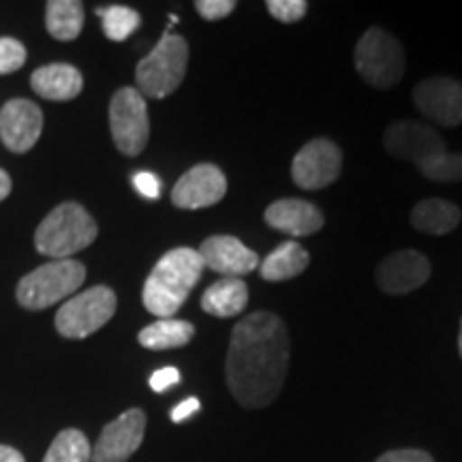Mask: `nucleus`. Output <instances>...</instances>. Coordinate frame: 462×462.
Listing matches in <instances>:
<instances>
[{
	"instance_id": "30",
	"label": "nucleus",
	"mask_w": 462,
	"mask_h": 462,
	"mask_svg": "<svg viewBox=\"0 0 462 462\" xmlns=\"http://www.w3.org/2000/svg\"><path fill=\"white\" fill-rule=\"evenodd\" d=\"M133 187L146 199H159L161 195V180L152 171H137L133 176Z\"/></svg>"
},
{
	"instance_id": "2",
	"label": "nucleus",
	"mask_w": 462,
	"mask_h": 462,
	"mask_svg": "<svg viewBox=\"0 0 462 462\" xmlns=\"http://www.w3.org/2000/svg\"><path fill=\"white\" fill-rule=\"evenodd\" d=\"M204 270L198 248L178 246L165 253L143 282L142 300L148 313L171 319L187 302Z\"/></svg>"
},
{
	"instance_id": "24",
	"label": "nucleus",
	"mask_w": 462,
	"mask_h": 462,
	"mask_svg": "<svg viewBox=\"0 0 462 462\" xmlns=\"http://www.w3.org/2000/svg\"><path fill=\"white\" fill-rule=\"evenodd\" d=\"M90 456L92 448L84 432L67 429L51 441L43 462H90Z\"/></svg>"
},
{
	"instance_id": "28",
	"label": "nucleus",
	"mask_w": 462,
	"mask_h": 462,
	"mask_svg": "<svg viewBox=\"0 0 462 462\" xmlns=\"http://www.w3.org/2000/svg\"><path fill=\"white\" fill-rule=\"evenodd\" d=\"M265 9L282 24H296L309 11V3L306 0H268Z\"/></svg>"
},
{
	"instance_id": "18",
	"label": "nucleus",
	"mask_w": 462,
	"mask_h": 462,
	"mask_svg": "<svg viewBox=\"0 0 462 462\" xmlns=\"http://www.w3.org/2000/svg\"><path fill=\"white\" fill-rule=\"evenodd\" d=\"M31 86L39 97L50 101H71L84 88V78L73 65H45L31 75Z\"/></svg>"
},
{
	"instance_id": "32",
	"label": "nucleus",
	"mask_w": 462,
	"mask_h": 462,
	"mask_svg": "<svg viewBox=\"0 0 462 462\" xmlns=\"http://www.w3.org/2000/svg\"><path fill=\"white\" fill-rule=\"evenodd\" d=\"M178 381H180V373H178V368L165 366V368H159L157 373H152V377H150V388L154 392H165L170 390L171 385H176Z\"/></svg>"
},
{
	"instance_id": "4",
	"label": "nucleus",
	"mask_w": 462,
	"mask_h": 462,
	"mask_svg": "<svg viewBox=\"0 0 462 462\" xmlns=\"http://www.w3.org/2000/svg\"><path fill=\"white\" fill-rule=\"evenodd\" d=\"M189 67V43L180 34L165 32L135 69L137 90L150 99H165L182 84Z\"/></svg>"
},
{
	"instance_id": "7",
	"label": "nucleus",
	"mask_w": 462,
	"mask_h": 462,
	"mask_svg": "<svg viewBox=\"0 0 462 462\" xmlns=\"http://www.w3.org/2000/svg\"><path fill=\"white\" fill-rule=\"evenodd\" d=\"M114 289L97 285L67 300L56 313V330L65 338H86L101 330L116 313Z\"/></svg>"
},
{
	"instance_id": "9",
	"label": "nucleus",
	"mask_w": 462,
	"mask_h": 462,
	"mask_svg": "<svg viewBox=\"0 0 462 462\" xmlns=\"http://www.w3.org/2000/svg\"><path fill=\"white\" fill-rule=\"evenodd\" d=\"M343 170V152L330 140H317L304 143L293 157L291 178L300 189L319 190L334 180H338Z\"/></svg>"
},
{
	"instance_id": "6",
	"label": "nucleus",
	"mask_w": 462,
	"mask_h": 462,
	"mask_svg": "<svg viewBox=\"0 0 462 462\" xmlns=\"http://www.w3.org/2000/svg\"><path fill=\"white\" fill-rule=\"evenodd\" d=\"M356 69L373 88H392L402 79L404 50L383 28H368L356 45Z\"/></svg>"
},
{
	"instance_id": "3",
	"label": "nucleus",
	"mask_w": 462,
	"mask_h": 462,
	"mask_svg": "<svg viewBox=\"0 0 462 462\" xmlns=\"http://www.w3.org/2000/svg\"><path fill=\"white\" fill-rule=\"evenodd\" d=\"M99 227H97L95 218L86 212L84 206L75 204V201H65L39 225L37 234H34V246L45 257L56 259H71L75 253L84 251L97 240Z\"/></svg>"
},
{
	"instance_id": "19",
	"label": "nucleus",
	"mask_w": 462,
	"mask_h": 462,
	"mask_svg": "<svg viewBox=\"0 0 462 462\" xmlns=\"http://www.w3.org/2000/svg\"><path fill=\"white\" fill-rule=\"evenodd\" d=\"M248 304V287L242 279H227L223 276L221 281L212 282L201 296V309L208 315L218 317V319H227L245 313Z\"/></svg>"
},
{
	"instance_id": "12",
	"label": "nucleus",
	"mask_w": 462,
	"mask_h": 462,
	"mask_svg": "<svg viewBox=\"0 0 462 462\" xmlns=\"http://www.w3.org/2000/svg\"><path fill=\"white\" fill-rule=\"evenodd\" d=\"M383 146L392 157L413 161L415 165L446 152L443 137L432 126L415 123V120H401V123L390 125L383 135Z\"/></svg>"
},
{
	"instance_id": "11",
	"label": "nucleus",
	"mask_w": 462,
	"mask_h": 462,
	"mask_svg": "<svg viewBox=\"0 0 462 462\" xmlns=\"http://www.w3.org/2000/svg\"><path fill=\"white\" fill-rule=\"evenodd\" d=\"M227 193V178L221 167L199 163L182 173L171 190V204L182 210H201L218 204Z\"/></svg>"
},
{
	"instance_id": "27",
	"label": "nucleus",
	"mask_w": 462,
	"mask_h": 462,
	"mask_svg": "<svg viewBox=\"0 0 462 462\" xmlns=\"http://www.w3.org/2000/svg\"><path fill=\"white\" fill-rule=\"evenodd\" d=\"M26 62V48L17 39H0V75L20 71Z\"/></svg>"
},
{
	"instance_id": "14",
	"label": "nucleus",
	"mask_w": 462,
	"mask_h": 462,
	"mask_svg": "<svg viewBox=\"0 0 462 462\" xmlns=\"http://www.w3.org/2000/svg\"><path fill=\"white\" fill-rule=\"evenodd\" d=\"M43 131V114L28 99H11L0 109V140L11 152H28Z\"/></svg>"
},
{
	"instance_id": "35",
	"label": "nucleus",
	"mask_w": 462,
	"mask_h": 462,
	"mask_svg": "<svg viewBox=\"0 0 462 462\" xmlns=\"http://www.w3.org/2000/svg\"><path fill=\"white\" fill-rule=\"evenodd\" d=\"M11 193V178L5 170H0V201L7 199Z\"/></svg>"
},
{
	"instance_id": "26",
	"label": "nucleus",
	"mask_w": 462,
	"mask_h": 462,
	"mask_svg": "<svg viewBox=\"0 0 462 462\" xmlns=\"http://www.w3.org/2000/svg\"><path fill=\"white\" fill-rule=\"evenodd\" d=\"M429 180L435 182H462V154L458 152H441L426 163L418 165Z\"/></svg>"
},
{
	"instance_id": "5",
	"label": "nucleus",
	"mask_w": 462,
	"mask_h": 462,
	"mask_svg": "<svg viewBox=\"0 0 462 462\" xmlns=\"http://www.w3.org/2000/svg\"><path fill=\"white\" fill-rule=\"evenodd\" d=\"M86 281V265L75 259H56L39 265L17 282V302L28 310H43L48 306L73 296Z\"/></svg>"
},
{
	"instance_id": "8",
	"label": "nucleus",
	"mask_w": 462,
	"mask_h": 462,
	"mask_svg": "<svg viewBox=\"0 0 462 462\" xmlns=\"http://www.w3.org/2000/svg\"><path fill=\"white\" fill-rule=\"evenodd\" d=\"M109 129L116 148L126 157H137L146 148L150 120L146 99L137 88H120L109 103Z\"/></svg>"
},
{
	"instance_id": "21",
	"label": "nucleus",
	"mask_w": 462,
	"mask_h": 462,
	"mask_svg": "<svg viewBox=\"0 0 462 462\" xmlns=\"http://www.w3.org/2000/svg\"><path fill=\"white\" fill-rule=\"evenodd\" d=\"M309 253L304 246H300L296 240L282 242L281 246H276L268 257L259 263L262 268V279L268 282H282L289 279H296L298 274H302L309 268Z\"/></svg>"
},
{
	"instance_id": "29",
	"label": "nucleus",
	"mask_w": 462,
	"mask_h": 462,
	"mask_svg": "<svg viewBox=\"0 0 462 462\" xmlns=\"http://www.w3.org/2000/svg\"><path fill=\"white\" fill-rule=\"evenodd\" d=\"M195 9H198V14L204 17V20L215 22L234 14L236 3L234 0H198V3H195Z\"/></svg>"
},
{
	"instance_id": "22",
	"label": "nucleus",
	"mask_w": 462,
	"mask_h": 462,
	"mask_svg": "<svg viewBox=\"0 0 462 462\" xmlns=\"http://www.w3.org/2000/svg\"><path fill=\"white\" fill-rule=\"evenodd\" d=\"M45 28L58 42H73L84 28V5L79 0H50Z\"/></svg>"
},
{
	"instance_id": "25",
	"label": "nucleus",
	"mask_w": 462,
	"mask_h": 462,
	"mask_svg": "<svg viewBox=\"0 0 462 462\" xmlns=\"http://www.w3.org/2000/svg\"><path fill=\"white\" fill-rule=\"evenodd\" d=\"M97 15L103 20V32L109 42H125L142 24V17L135 9L123 7V5H114L107 9H97Z\"/></svg>"
},
{
	"instance_id": "34",
	"label": "nucleus",
	"mask_w": 462,
	"mask_h": 462,
	"mask_svg": "<svg viewBox=\"0 0 462 462\" xmlns=\"http://www.w3.org/2000/svg\"><path fill=\"white\" fill-rule=\"evenodd\" d=\"M0 462H26L24 456L17 452L15 448L0 446Z\"/></svg>"
},
{
	"instance_id": "36",
	"label": "nucleus",
	"mask_w": 462,
	"mask_h": 462,
	"mask_svg": "<svg viewBox=\"0 0 462 462\" xmlns=\"http://www.w3.org/2000/svg\"><path fill=\"white\" fill-rule=\"evenodd\" d=\"M458 346H460V356H462V321H460V337H458Z\"/></svg>"
},
{
	"instance_id": "23",
	"label": "nucleus",
	"mask_w": 462,
	"mask_h": 462,
	"mask_svg": "<svg viewBox=\"0 0 462 462\" xmlns=\"http://www.w3.org/2000/svg\"><path fill=\"white\" fill-rule=\"evenodd\" d=\"M193 337V323L182 319H159L143 328L137 340H140V345L146 346V349L163 351L189 345Z\"/></svg>"
},
{
	"instance_id": "17",
	"label": "nucleus",
	"mask_w": 462,
	"mask_h": 462,
	"mask_svg": "<svg viewBox=\"0 0 462 462\" xmlns=\"http://www.w3.org/2000/svg\"><path fill=\"white\" fill-rule=\"evenodd\" d=\"M265 223L276 231L302 238L313 236L323 227V215L315 204L304 199H279L265 210Z\"/></svg>"
},
{
	"instance_id": "15",
	"label": "nucleus",
	"mask_w": 462,
	"mask_h": 462,
	"mask_svg": "<svg viewBox=\"0 0 462 462\" xmlns=\"http://www.w3.org/2000/svg\"><path fill=\"white\" fill-rule=\"evenodd\" d=\"M198 253L204 268H210L212 273L227 276V279H240L257 270L259 265L257 253L246 248L234 236H210L201 242Z\"/></svg>"
},
{
	"instance_id": "16",
	"label": "nucleus",
	"mask_w": 462,
	"mask_h": 462,
	"mask_svg": "<svg viewBox=\"0 0 462 462\" xmlns=\"http://www.w3.org/2000/svg\"><path fill=\"white\" fill-rule=\"evenodd\" d=\"M432 265L429 257L418 251L392 253L377 265V285L385 293L401 296L413 289H420L429 281Z\"/></svg>"
},
{
	"instance_id": "13",
	"label": "nucleus",
	"mask_w": 462,
	"mask_h": 462,
	"mask_svg": "<svg viewBox=\"0 0 462 462\" xmlns=\"http://www.w3.org/2000/svg\"><path fill=\"white\" fill-rule=\"evenodd\" d=\"M413 103L421 116L439 126L462 123V84L454 78H429L413 90Z\"/></svg>"
},
{
	"instance_id": "33",
	"label": "nucleus",
	"mask_w": 462,
	"mask_h": 462,
	"mask_svg": "<svg viewBox=\"0 0 462 462\" xmlns=\"http://www.w3.org/2000/svg\"><path fill=\"white\" fill-rule=\"evenodd\" d=\"M199 401L198 398H187V401H182L180 404H176V409L171 411V421H176V424H180V421L189 420L190 415H195L199 411Z\"/></svg>"
},
{
	"instance_id": "20",
	"label": "nucleus",
	"mask_w": 462,
	"mask_h": 462,
	"mask_svg": "<svg viewBox=\"0 0 462 462\" xmlns=\"http://www.w3.org/2000/svg\"><path fill=\"white\" fill-rule=\"evenodd\" d=\"M462 218L460 208L446 199H424L411 210V225L418 231L432 236H446L458 227Z\"/></svg>"
},
{
	"instance_id": "1",
	"label": "nucleus",
	"mask_w": 462,
	"mask_h": 462,
	"mask_svg": "<svg viewBox=\"0 0 462 462\" xmlns=\"http://www.w3.org/2000/svg\"><path fill=\"white\" fill-rule=\"evenodd\" d=\"M289 368V332L279 315L259 310L234 326L225 379L242 407L263 409L281 394Z\"/></svg>"
},
{
	"instance_id": "31",
	"label": "nucleus",
	"mask_w": 462,
	"mask_h": 462,
	"mask_svg": "<svg viewBox=\"0 0 462 462\" xmlns=\"http://www.w3.org/2000/svg\"><path fill=\"white\" fill-rule=\"evenodd\" d=\"M377 462H435L432 456L424 449H392L381 454Z\"/></svg>"
},
{
	"instance_id": "10",
	"label": "nucleus",
	"mask_w": 462,
	"mask_h": 462,
	"mask_svg": "<svg viewBox=\"0 0 462 462\" xmlns=\"http://www.w3.org/2000/svg\"><path fill=\"white\" fill-rule=\"evenodd\" d=\"M146 432V413L129 409L103 429L92 448L90 462H126L137 452Z\"/></svg>"
}]
</instances>
